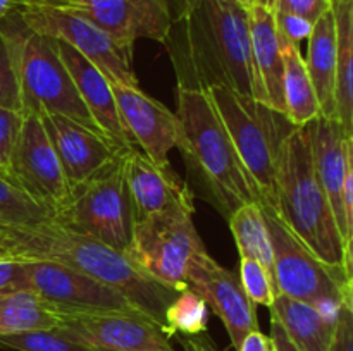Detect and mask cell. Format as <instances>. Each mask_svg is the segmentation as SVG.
<instances>
[{
    "mask_svg": "<svg viewBox=\"0 0 353 351\" xmlns=\"http://www.w3.org/2000/svg\"><path fill=\"white\" fill-rule=\"evenodd\" d=\"M179 88L223 85L254 96L248 9L236 0H202L165 40Z\"/></svg>",
    "mask_w": 353,
    "mask_h": 351,
    "instance_id": "cell-1",
    "label": "cell"
},
{
    "mask_svg": "<svg viewBox=\"0 0 353 351\" xmlns=\"http://www.w3.org/2000/svg\"><path fill=\"white\" fill-rule=\"evenodd\" d=\"M0 229L7 257L55 262L83 272L119 291L134 308L165 327V310L178 291L138 270L123 251L65 229L52 219L24 226H0Z\"/></svg>",
    "mask_w": 353,
    "mask_h": 351,
    "instance_id": "cell-2",
    "label": "cell"
},
{
    "mask_svg": "<svg viewBox=\"0 0 353 351\" xmlns=\"http://www.w3.org/2000/svg\"><path fill=\"white\" fill-rule=\"evenodd\" d=\"M176 117L179 120L176 148L192 181L221 215L230 219L238 206L261 203L257 186L238 157L209 93L178 86Z\"/></svg>",
    "mask_w": 353,
    "mask_h": 351,
    "instance_id": "cell-3",
    "label": "cell"
},
{
    "mask_svg": "<svg viewBox=\"0 0 353 351\" xmlns=\"http://www.w3.org/2000/svg\"><path fill=\"white\" fill-rule=\"evenodd\" d=\"M274 212L321 260L352 265V244L341 237L330 202L316 178L309 124L295 127L281 145Z\"/></svg>",
    "mask_w": 353,
    "mask_h": 351,
    "instance_id": "cell-4",
    "label": "cell"
},
{
    "mask_svg": "<svg viewBox=\"0 0 353 351\" xmlns=\"http://www.w3.org/2000/svg\"><path fill=\"white\" fill-rule=\"evenodd\" d=\"M0 34L6 40L16 65L21 112L59 114L90 129L100 131L59 55L57 41L54 38L38 34L26 28L17 9L0 21Z\"/></svg>",
    "mask_w": 353,
    "mask_h": 351,
    "instance_id": "cell-5",
    "label": "cell"
},
{
    "mask_svg": "<svg viewBox=\"0 0 353 351\" xmlns=\"http://www.w3.org/2000/svg\"><path fill=\"white\" fill-rule=\"evenodd\" d=\"M233 141L240 160L261 195V205L276 206V171L281 145L295 127L283 112L228 86L205 89Z\"/></svg>",
    "mask_w": 353,
    "mask_h": 351,
    "instance_id": "cell-6",
    "label": "cell"
},
{
    "mask_svg": "<svg viewBox=\"0 0 353 351\" xmlns=\"http://www.w3.org/2000/svg\"><path fill=\"white\" fill-rule=\"evenodd\" d=\"M262 212L271 237L276 291L336 317L338 308L353 299L352 265L326 264L285 226L271 206L262 205Z\"/></svg>",
    "mask_w": 353,
    "mask_h": 351,
    "instance_id": "cell-7",
    "label": "cell"
},
{
    "mask_svg": "<svg viewBox=\"0 0 353 351\" xmlns=\"http://www.w3.org/2000/svg\"><path fill=\"white\" fill-rule=\"evenodd\" d=\"M192 210L172 209L137 220L124 255L128 260L165 288H186V268L205 250L193 224Z\"/></svg>",
    "mask_w": 353,
    "mask_h": 351,
    "instance_id": "cell-8",
    "label": "cell"
},
{
    "mask_svg": "<svg viewBox=\"0 0 353 351\" xmlns=\"http://www.w3.org/2000/svg\"><path fill=\"white\" fill-rule=\"evenodd\" d=\"M52 220L124 253L133 231V213L121 160L110 171L72 188Z\"/></svg>",
    "mask_w": 353,
    "mask_h": 351,
    "instance_id": "cell-9",
    "label": "cell"
},
{
    "mask_svg": "<svg viewBox=\"0 0 353 351\" xmlns=\"http://www.w3.org/2000/svg\"><path fill=\"white\" fill-rule=\"evenodd\" d=\"M17 14L34 33L71 45L109 79L110 85L138 86L133 47L119 43L86 17L68 7H19Z\"/></svg>",
    "mask_w": 353,
    "mask_h": 351,
    "instance_id": "cell-10",
    "label": "cell"
},
{
    "mask_svg": "<svg viewBox=\"0 0 353 351\" xmlns=\"http://www.w3.org/2000/svg\"><path fill=\"white\" fill-rule=\"evenodd\" d=\"M21 289L33 291L57 313L140 312L116 289L55 262L17 260L14 291Z\"/></svg>",
    "mask_w": 353,
    "mask_h": 351,
    "instance_id": "cell-11",
    "label": "cell"
},
{
    "mask_svg": "<svg viewBox=\"0 0 353 351\" xmlns=\"http://www.w3.org/2000/svg\"><path fill=\"white\" fill-rule=\"evenodd\" d=\"M9 178L33 202L50 210L52 215L69 198L71 189L38 114H24Z\"/></svg>",
    "mask_w": 353,
    "mask_h": 351,
    "instance_id": "cell-12",
    "label": "cell"
},
{
    "mask_svg": "<svg viewBox=\"0 0 353 351\" xmlns=\"http://www.w3.org/2000/svg\"><path fill=\"white\" fill-rule=\"evenodd\" d=\"M55 327L90 348L112 351H172L171 334L140 312L59 313Z\"/></svg>",
    "mask_w": 353,
    "mask_h": 351,
    "instance_id": "cell-13",
    "label": "cell"
},
{
    "mask_svg": "<svg viewBox=\"0 0 353 351\" xmlns=\"http://www.w3.org/2000/svg\"><path fill=\"white\" fill-rule=\"evenodd\" d=\"M186 288L193 289L219 317L234 350L252 330L259 329L255 305L245 295L240 277L214 260L207 250L196 253L190 262Z\"/></svg>",
    "mask_w": 353,
    "mask_h": 351,
    "instance_id": "cell-14",
    "label": "cell"
},
{
    "mask_svg": "<svg viewBox=\"0 0 353 351\" xmlns=\"http://www.w3.org/2000/svg\"><path fill=\"white\" fill-rule=\"evenodd\" d=\"M59 158L69 189L110 171L119 164L124 148L103 133L59 114H38Z\"/></svg>",
    "mask_w": 353,
    "mask_h": 351,
    "instance_id": "cell-15",
    "label": "cell"
},
{
    "mask_svg": "<svg viewBox=\"0 0 353 351\" xmlns=\"http://www.w3.org/2000/svg\"><path fill=\"white\" fill-rule=\"evenodd\" d=\"M117 112L134 148L157 165H169V151L179 138L176 112L154 96L141 92L140 86L110 85Z\"/></svg>",
    "mask_w": 353,
    "mask_h": 351,
    "instance_id": "cell-16",
    "label": "cell"
},
{
    "mask_svg": "<svg viewBox=\"0 0 353 351\" xmlns=\"http://www.w3.org/2000/svg\"><path fill=\"white\" fill-rule=\"evenodd\" d=\"M68 9L86 17L126 47L138 40L164 45L172 17L164 0H71Z\"/></svg>",
    "mask_w": 353,
    "mask_h": 351,
    "instance_id": "cell-17",
    "label": "cell"
},
{
    "mask_svg": "<svg viewBox=\"0 0 353 351\" xmlns=\"http://www.w3.org/2000/svg\"><path fill=\"white\" fill-rule=\"evenodd\" d=\"M121 169L130 196L133 224L172 209L195 212L193 191L172 171L171 164L157 165L140 150L131 148L121 157Z\"/></svg>",
    "mask_w": 353,
    "mask_h": 351,
    "instance_id": "cell-18",
    "label": "cell"
},
{
    "mask_svg": "<svg viewBox=\"0 0 353 351\" xmlns=\"http://www.w3.org/2000/svg\"><path fill=\"white\" fill-rule=\"evenodd\" d=\"M309 126L316 178L330 202L341 237L352 244L353 229L343 212V181L348 162L353 158V138L345 133L334 117L319 116L310 120Z\"/></svg>",
    "mask_w": 353,
    "mask_h": 351,
    "instance_id": "cell-19",
    "label": "cell"
},
{
    "mask_svg": "<svg viewBox=\"0 0 353 351\" xmlns=\"http://www.w3.org/2000/svg\"><path fill=\"white\" fill-rule=\"evenodd\" d=\"M55 41H57L59 55L68 67L69 74L78 88L79 96L97 127L124 150L134 148L130 134L126 133L123 123H121L109 79L71 45L59 40Z\"/></svg>",
    "mask_w": 353,
    "mask_h": 351,
    "instance_id": "cell-20",
    "label": "cell"
},
{
    "mask_svg": "<svg viewBox=\"0 0 353 351\" xmlns=\"http://www.w3.org/2000/svg\"><path fill=\"white\" fill-rule=\"evenodd\" d=\"M248 19H250L254 98L283 112L285 64H283V40L276 28L274 12L261 6H254L248 9Z\"/></svg>",
    "mask_w": 353,
    "mask_h": 351,
    "instance_id": "cell-21",
    "label": "cell"
},
{
    "mask_svg": "<svg viewBox=\"0 0 353 351\" xmlns=\"http://www.w3.org/2000/svg\"><path fill=\"white\" fill-rule=\"evenodd\" d=\"M269 310L299 351L330 350L336 317L326 315L317 306L283 292H276Z\"/></svg>",
    "mask_w": 353,
    "mask_h": 351,
    "instance_id": "cell-22",
    "label": "cell"
},
{
    "mask_svg": "<svg viewBox=\"0 0 353 351\" xmlns=\"http://www.w3.org/2000/svg\"><path fill=\"white\" fill-rule=\"evenodd\" d=\"M303 61L316 89L321 116L334 117L336 26L333 7L314 23L312 33L307 38V55Z\"/></svg>",
    "mask_w": 353,
    "mask_h": 351,
    "instance_id": "cell-23",
    "label": "cell"
},
{
    "mask_svg": "<svg viewBox=\"0 0 353 351\" xmlns=\"http://www.w3.org/2000/svg\"><path fill=\"white\" fill-rule=\"evenodd\" d=\"M336 26L334 119L353 138V0L333 3Z\"/></svg>",
    "mask_w": 353,
    "mask_h": 351,
    "instance_id": "cell-24",
    "label": "cell"
},
{
    "mask_svg": "<svg viewBox=\"0 0 353 351\" xmlns=\"http://www.w3.org/2000/svg\"><path fill=\"white\" fill-rule=\"evenodd\" d=\"M279 33V31H278ZM281 36V34H279ZM283 40V102H285V116L295 126H305L310 120L321 116V107L317 102L316 89L310 81L309 71L305 67L303 55L300 54L299 45Z\"/></svg>",
    "mask_w": 353,
    "mask_h": 351,
    "instance_id": "cell-25",
    "label": "cell"
},
{
    "mask_svg": "<svg viewBox=\"0 0 353 351\" xmlns=\"http://www.w3.org/2000/svg\"><path fill=\"white\" fill-rule=\"evenodd\" d=\"M59 320V313L33 291L0 292V336L55 329Z\"/></svg>",
    "mask_w": 353,
    "mask_h": 351,
    "instance_id": "cell-26",
    "label": "cell"
},
{
    "mask_svg": "<svg viewBox=\"0 0 353 351\" xmlns=\"http://www.w3.org/2000/svg\"><path fill=\"white\" fill-rule=\"evenodd\" d=\"M240 258H254L274 277L272 246L262 205L259 202L238 206L228 219Z\"/></svg>",
    "mask_w": 353,
    "mask_h": 351,
    "instance_id": "cell-27",
    "label": "cell"
},
{
    "mask_svg": "<svg viewBox=\"0 0 353 351\" xmlns=\"http://www.w3.org/2000/svg\"><path fill=\"white\" fill-rule=\"evenodd\" d=\"M209 323V306L193 289L178 291L176 298L165 310V327L169 334L181 332L186 336H199L205 332Z\"/></svg>",
    "mask_w": 353,
    "mask_h": 351,
    "instance_id": "cell-28",
    "label": "cell"
},
{
    "mask_svg": "<svg viewBox=\"0 0 353 351\" xmlns=\"http://www.w3.org/2000/svg\"><path fill=\"white\" fill-rule=\"evenodd\" d=\"M52 219V212L33 202L9 178L0 176V226H24Z\"/></svg>",
    "mask_w": 353,
    "mask_h": 351,
    "instance_id": "cell-29",
    "label": "cell"
},
{
    "mask_svg": "<svg viewBox=\"0 0 353 351\" xmlns=\"http://www.w3.org/2000/svg\"><path fill=\"white\" fill-rule=\"evenodd\" d=\"M0 346L16 351H93L57 329L28 330V332L0 336Z\"/></svg>",
    "mask_w": 353,
    "mask_h": 351,
    "instance_id": "cell-30",
    "label": "cell"
},
{
    "mask_svg": "<svg viewBox=\"0 0 353 351\" xmlns=\"http://www.w3.org/2000/svg\"><path fill=\"white\" fill-rule=\"evenodd\" d=\"M245 295L255 306H271L276 296L274 277L254 258H240V274H238Z\"/></svg>",
    "mask_w": 353,
    "mask_h": 351,
    "instance_id": "cell-31",
    "label": "cell"
},
{
    "mask_svg": "<svg viewBox=\"0 0 353 351\" xmlns=\"http://www.w3.org/2000/svg\"><path fill=\"white\" fill-rule=\"evenodd\" d=\"M0 109H12L21 112V92L16 65L2 34H0Z\"/></svg>",
    "mask_w": 353,
    "mask_h": 351,
    "instance_id": "cell-32",
    "label": "cell"
},
{
    "mask_svg": "<svg viewBox=\"0 0 353 351\" xmlns=\"http://www.w3.org/2000/svg\"><path fill=\"white\" fill-rule=\"evenodd\" d=\"M23 119L24 114L19 110L0 109V176H6V178H9L10 160H12L21 126H23Z\"/></svg>",
    "mask_w": 353,
    "mask_h": 351,
    "instance_id": "cell-33",
    "label": "cell"
},
{
    "mask_svg": "<svg viewBox=\"0 0 353 351\" xmlns=\"http://www.w3.org/2000/svg\"><path fill=\"white\" fill-rule=\"evenodd\" d=\"M327 351H353V299L338 308L333 339Z\"/></svg>",
    "mask_w": 353,
    "mask_h": 351,
    "instance_id": "cell-34",
    "label": "cell"
},
{
    "mask_svg": "<svg viewBox=\"0 0 353 351\" xmlns=\"http://www.w3.org/2000/svg\"><path fill=\"white\" fill-rule=\"evenodd\" d=\"M274 21H276V28H278L279 34H281L285 40L299 45V47H300V41L307 40V38L310 36V33H312L314 24L310 23V21L303 19V17L295 16V14L274 10Z\"/></svg>",
    "mask_w": 353,
    "mask_h": 351,
    "instance_id": "cell-35",
    "label": "cell"
},
{
    "mask_svg": "<svg viewBox=\"0 0 353 351\" xmlns=\"http://www.w3.org/2000/svg\"><path fill=\"white\" fill-rule=\"evenodd\" d=\"M331 7H333V3L330 0H278V6L274 10L295 14V16L303 17L314 24Z\"/></svg>",
    "mask_w": 353,
    "mask_h": 351,
    "instance_id": "cell-36",
    "label": "cell"
},
{
    "mask_svg": "<svg viewBox=\"0 0 353 351\" xmlns=\"http://www.w3.org/2000/svg\"><path fill=\"white\" fill-rule=\"evenodd\" d=\"M17 260L12 257L0 258V292L14 291V282H16Z\"/></svg>",
    "mask_w": 353,
    "mask_h": 351,
    "instance_id": "cell-37",
    "label": "cell"
},
{
    "mask_svg": "<svg viewBox=\"0 0 353 351\" xmlns=\"http://www.w3.org/2000/svg\"><path fill=\"white\" fill-rule=\"evenodd\" d=\"M236 351H274L272 350L271 337L265 336L261 330H252L243 341H241L240 348Z\"/></svg>",
    "mask_w": 353,
    "mask_h": 351,
    "instance_id": "cell-38",
    "label": "cell"
},
{
    "mask_svg": "<svg viewBox=\"0 0 353 351\" xmlns=\"http://www.w3.org/2000/svg\"><path fill=\"white\" fill-rule=\"evenodd\" d=\"M343 212L348 226L353 229V158L348 162L343 181Z\"/></svg>",
    "mask_w": 353,
    "mask_h": 351,
    "instance_id": "cell-39",
    "label": "cell"
},
{
    "mask_svg": "<svg viewBox=\"0 0 353 351\" xmlns=\"http://www.w3.org/2000/svg\"><path fill=\"white\" fill-rule=\"evenodd\" d=\"M164 2L172 17V24H174L185 19L190 12H193L202 0H164Z\"/></svg>",
    "mask_w": 353,
    "mask_h": 351,
    "instance_id": "cell-40",
    "label": "cell"
},
{
    "mask_svg": "<svg viewBox=\"0 0 353 351\" xmlns=\"http://www.w3.org/2000/svg\"><path fill=\"white\" fill-rule=\"evenodd\" d=\"M269 337H271L272 350L274 351H299L293 346V343L288 339L281 323H279L274 317H271V336Z\"/></svg>",
    "mask_w": 353,
    "mask_h": 351,
    "instance_id": "cell-41",
    "label": "cell"
},
{
    "mask_svg": "<svg viewBox=\"0 0 353 351\" xmlns=\"http://www.w3.org/2000/svg\"><path fill=\"white\" fill-rule=\"evenodd\" d=\"M21 7H69L71 0H17Z\"/></svg>",
    "mask_w": 353,
    "mask_h": 351,
    "instance_id": "cell-42",
    "label": "cell"
},
{
    "mask_svg": "<svg viewBox=\"0 0 353 351\" xmlns=\"http://www.w3.org/2000/svg\"><path fill=\"white\" fill-rule=\"evenodd\" d=\"M19 2L17 0H0V21L6 16H9L10 12H14L16 9H19Z\"/></svg>",
    "mask_w": 353,
    "mask_h": 351,
    "instance_id": "cell-43",
    "label": "cell"
},
{
    "mask_svg": "<svg viewBox=\"0 0 353 351\" xmlns=\"http://www.w3.org/2000/svg\"><path fill=\"white\" fill-rule=\"evenodd\" d=\"M255 6H261L264 7V9L272 10V12H274L276 6H278V0H255Z\"/></svg>",
    "mask_w": 353,
    "mask_h": 351,
    "instance_id": "cell-44",
    "label": "cell"
},
{
    "mask_svg": "<svg viewBox=\"0 0 353 351\" xmlns=\"http://www.w3.org/2000/svg\"><path fill=\"white\" fill-rule=\"evenodd\" d=\"M240 6H243L245 9H252V7L255 6V0H236Z\"/></svg>",
    "mask_w": 353,
    "mask_h": 351,
    "instance_id": "cell-45",
    "label": "cell"
},
{
    "mask_svg": "<svg viewBox=\"0 0 353 351\" xmlns=\"http://www.w3.org/2000/svg\"><path fill=\"white\" fill-rule=\"evenodd\" d=\"M0 251L3 253V237H2V229H0Z\"/></svg>",
    "mask_w": 353,
    "mask_h": 351,
    "instance_id": "cell-46",
    "label": "cell"
},
{
    "mask_svg": "<svg viewBox=\"0 0 353 351\" xmlns=\"http://www.w3.org/2000/svg\"><path fill=\"white\" fill-rule=\"evenodd\" d=\"M93 351H112V350H102V348H92Z\"/></svg>",
    "mask_w": 353,
    "mask_h": 351,
    "instance_id": "cell-47",
    "label": "cell"
},
{
    "mask_svg": "<svg viewBox=\"0 0 353 351\" xmlns=\"http://www.w3.org/2000/svg\"><path fill=\"white\" fill-rule=\"evenodd\" d=\"M331 3H336V2H341V0H330Z\"/></svg>",
    "mask_w": 353,
    "mask_h": 351,
    "instance_id": "cell-48",
    "label": "cell"
},
{
    "mask_svg": "<svg viewBox=\"0 0 353 351\" xmlns=\"http://www.w3.org/2000/svg\"><path fill=\"white\" fill-rule=\"evenodd\" d=\"M2 257H7V255H6V253H2V251H0V258H2Z\"/></svg>",
    "mask_w": 353,
    "mask_h": 351,
    "instance_id": "cell-49",
    "label": "cell"
},
{
    "mask_svg": "<svg viewBox=\"0 0 353 351\" xmlns=\"http://www.w3.org/2000/svg\"><path fill=\"white\" fill-rule=\"evenodd\" d=\"M172 351H174V350H172Z\"/></svg>",
    "mask_w": 353,
    "mask_h": 351,
    "instance_id": "cell-50",
    "label": "cell"
}]
</instances>
